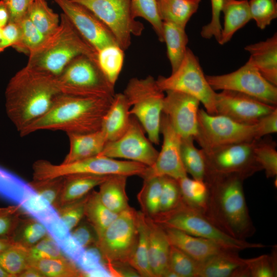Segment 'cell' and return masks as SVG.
<instances>
[{
  "label": "cell",
  "instance_id": "31",
  "mask_svg": "<svg viewBox=\"0 0 277 277\" xmlns=\"http://www.w3.org/2000/svg\"><path fill=\"white\" fill-rule=\"evenodd\" d=\"M118 214L103 203L98 191L92 190L89 193L85 205L84 216L94 230L97 240Z\"/></svg>",
  "mask_w": 277,
  "mask_h": 277
},
{
  "label": "cell",
  "instance_id": "53",
  "mask_svg": "<svg viewBox=\"0 0 277 277\" xmlns=\"http://www.w3.org/2000/svg\"><path fill=\"white\" fill-rule=\"evenodd\" d=\"M21 211L17 205L0 208V239L11 238L23 216Z\"/></svg>",
  "mask_w": 277,
  "mask_h": 277
},
{
  "label": "cell",
  "instance_id": "12",
  "mask_svg": "<svg viewBox=\"0 0 277 277\" xmlns=\"http://www.w3.org/2000/svg\"><path fill=\"white\" fill-rule=\"evenodd\" d=\"M139 211L131 207L118 213L97 240L104 264L114 262L129 263L138 236Z\"/></svg>",
  "mask_w": 277,
  "mask_h": 277
},
{
  "label": "cell",
  "instance_id": "4",
  "mask_svg": "<svg viewBox=\"0 0 277 277\" xmlns=\"http://www.w3.org/2000/svg\"><path fill=\"white\" fill-rule=\"evenodd\" d=\"M0 195L19 206L27 215L41 223L64 254L69 253L75 247L76 241L56 209L37 193L30 183L1 167Z\"/></svg>",
  "mask_w": 277,
  "mask_h": 277
},
{
  "label": "cell",
  "instance_id": "40",
  "mask_svg": "<svg viewBox=\"0 0 277 277\" xmlns=\"http://www.w3.org/2000/svg\"><path fill=\"white\" fill-rule=\"evenodd\" d=\"M0 266L10 277H18L30 266L29 248L14 242L0 252Z\"/></svg>",
  "mask_w": 277,
  "mask_h": 277
},
{
  "label": "cell",
  "instance_id": "5",
  "mask_svg": "<svg viewBox=\"0 0 277 277\" xmlns=\"http://www.w3.org/2000/svg\"><path fill=\"white\" fill-rule=\"evenodd\" d=\"M82 55L97 63V52L63 13L57 29L29 54L27 65L58 76L74 58Z\"/></svg>",
  "mask_w": 277,
  "mask_h": 277
},
{
  "label": "cell",
  "instance_id": "26",
  "mask_svg": "<svg viewBox=\"0 0 277 277\" xmlns=\"http://www.w3.org/2000/svg\"><path fill=\"white\" fill-rule=\"evenodd\" d=\"M221 12L224 14V24L219 44L223 45L252 19L248 0H223Z\"/></svg>",
  "mask_w": 277,
  "mask_h": 277
},
{
  "label": "cell",
  "instance_id": "8",
  "mask_svg": "<svg viewBox=\"0 0 277 277\" xmlns=\"http://www.w3.org/2000/svg\"><path fill=\"white\" fill-rule=\"evenodd\" d=\"M123 93L130 105V113L141 124L152 143L159 144L163 113L164 92L151 75L133 77Z\"/></svg>",
  "mask_w": 277,
  "mask_h": 277
},
{
  "label": "cell",
  "instance_id": "44",
  "mask_svg": "<svg viewBox=\"0 0 277 277\" xmlns=\"http://www.w3.org/2000/svg\"><path fill=\"white\" fill-rule=\"evenodd\" d=\"M21 36L18 42L13 48L29 54L40 47L47 37L26 15L18 23Z\"/></svg>",
  "mask_w": 277,
  "mask_h": 277
},
{
  "label": "cell",
  "instance_id": "9",
  "mask_svg": "<svg viewBox=\"0 0 277 277\" xmlns=\"http://www.w3.org/2000/svg\"><path fill=\"white\" fill-rule=\"evenodd\" d=\"M62 93L84 97L113 98L114 86L105 78L97 64L84 55L74 58L57 76Z\"/></svg>",
  "mask_w": 277,
  "mask_h": 277
},
{
  "label": "cell",
  "instance_id": "14",
  "mask_svg": "<svg viewBox=\"0 0 277 277\" xmlns=\"http://www.w3.org/2000/svg\"><path fill=\"white\" fill-rule=\"evenodd\" d=\"M197 123L194 140L203 149L255 140L254 125L240 124L224 115L209 114L203 109L199 110Z\"/></svg>",
  "mask_w": 277,
  "mask_h": 277
},
{
  "label": "cell",
  "instance_id": "48",
  "mask_svg": "<svg viewBox=\"0 0 277 277\" xmlns=\"http://www.w3.org/2000/svg\"><path fill=\"white\" fill-rule=\"evenodd\" d=\"M246 265L250 277H276L277 276L276 247L271 253L247 260Z\"/></svg>",
  "mask_w": 277,
  "mask_h": 277
},
{
  "label": "cell",
  "instance_id": "20",
  "mask_svg": "<svg viewBox=\"0 0 277 277\" xmlns=\"http://www.w3.org/2000/svg\"><path fill=\"white\" fill-rule=\"evenodd\" d=\"M163 113L181 138L197 134V113L200 101L189 94L173 90L166 91Z\"/></svg>",
  "mask_w": 277,
  "mask_h": 277
},
{
  "label": "cell",
  "instance_id": "30",
  "mask_svg": "<svg viewBox=\"0 0 277 277\" xmlns=\"http://www.w3.org/2000/svg\"><path fill=\"white\" fill-rule=\"evenodd\" d=\"M163 22H170L186 28L191 16L197 11L201 0H156Z\"/></svg>",
  "mask_w": 277,
  "mask_h": 277
},
{
  "label": "cell",
  "instance_id": "50",
  "mask_svg": "<svg viewBox=\"0 0 277 277\" xmlns=\"http://www.w3.org/2000/svg\"><path fill=\"white\" fill-rule=\"evenodd\" d=\"M181 201V193L177 180L167 176H162L160 213L174 209Z\"/></svg>",
  "mask_w": 277,
  "mask_h": 277
},
{
  "label": "cell",
  "instance_id": "51",
  "mask_svg": "<svg viewBox=\"0 0 277 277\" xmlns=\"http://www.w3.org/2000/svg\"><path fill=\"white\" fill-rule=\"evenodd\" d=\"M88 194L81 199L63 205L56 210L69 231L72 230L84 216L85 205Z\"/></svg>",
  "mask_w": 277,
  "mask_h": 277
},
{
  "label": "cell",
  "instance_id": "2",
  "mask_svg": "<svg viewBox=\"0 0 277 277\" xmlns=\"http://www.w3.org/2000/svg\"><path fill=\"white\" fill-rule=\"evenodd\" d=\"M113 98L61 93L45 114L25 128L19 134L24 136L41 130H60L67 134L99 130Z\"/></svg>",
  "mask_w": 277,
  "mask_h": 277
},
{
  "label": "cell",
  "instance_id": "15",
  "mask_svg": "<svg viewBox=\"0 0 277 277\" xmlns=\"http://www.w3.org/2000/svg\"><path fill=\"white\" fill-rule=\"evenodd\" d=\"M206 78L214 91H237L268 104L276 106V86L266 80L248 61L232 72L222 75H206Z\"/></svg>",
  "mask_w": 277,
  "mask_h": 277
},
{
  "label": "cell",
  "instance_id": "52",
  "mask_svg": "<svg viewBox=\"0 0 277 277\" xmlns=\"http://www.w3.org/2000/svg\"><path fill=\"white\" fill-rule=\"evenodd\" d=\"M30 260L52 259L66 256L58 243L49 234L29 249Z\"/></svg>",
  "mask_w": 277,
  "mask_h": 277
},
{
  "label": "cell",
  "instance_id": "54",
  "mask_svg": "<svg viewBox=\"0 0 277 277\" xmlns=\"http://www.w3.org/2000/svg\"><path fill=\"white\" fill-rule=\"evenodd\" d=\"M211 19L208 24L202 28L201 35L205 39H211L214 37L219 43L222 30L220 15L222 12L223 0H211Z\"/></svg>",
  "mask_w": 277,
  "mask_h": 277
},
{
  "label": "cell",
  "instance_id": "10",
  "mask_svg": "<svg viewBox=\"0 0 277 277\" xmlns=\"http://www.w3.org/2000/svg\"><path fill=\"white\" fill-rule=\"evenodd\" d=\"M254 140L207 150L201 149L206 164L205 178L236 176L245 180L262 170L254 154Z\"/></svg>",
  "mask_w": 277,
  "mask_h": 277
},
{
  "label": "cell",
  "instance_id": "61",
  "mask_svg": "<svg viewBox=\"0 0 277 277\" xmlns=\"http://www.w3.org/2000/svg\"><path fill=\"white\" fill-rule=\"evenodd\" d=\"M18 277H44V276L37 269L30 266L24 270Z\"/></svg>",
  "mask_w": 277,
  "mask_h": 277
},
{
  "label": "cell",
  "instance_id": "13",
  "mask_svg": "<svg viewBox=\"0 0 277 277\" xmlns=\"http://www.w3.org/2000/svg\"><path fill=\"white\" fill-rule=\"evenodd\" d=\"M91 11L111 31L124 50L131 44L132 35L140 36L144 27L133 16L131 0H72Z\"/></svg>",
  "mask_w": 277,
  "mask_h": 277
},
{
  "label": "cell",
  "instance_id": "59",
  "mask_svg": "<svg viewBox=\"0 0 277 277\" xmlns=\"http://www.w3.org/2000/svg\"><path fill=\"white\" fill-rule=\"evenodd\" d=\"M104 265L112 277L140 276L137 271L128 263L114 262Z\"/></svg>",
  "mask_w": 277,
  "mask_h": 277
},
{
  "label": "cell",
  "instance_id": "23",
  "mask_svg": "<svg viewBox=\"0 0 277 277\" xmlns=\"http://www.w3.org/2000/svg\"><path fill=\"white\" fill-rule=\"evenodd\" d=\"M247 61L254 66L269 82L277 86V34L265 41L246 46Z\"/></svg>",
  "mask_w": 277,
  "mask_h": 277
},
{
  "label": "cell",
  "instance_id": "36",
  "mask_svg": "<svg viewBox=\"0 0 277 277\" xmlns=\"http://www.w3.org/2000/svg\"><path fill=\"white\" fill-rule=\"evenodd\" d=\"M129 264L140 276L154 277L148 260V228L145 215L139 211L138 236L134 253Z\"/></svg>",
  "mask_w": 277,
  "mask_h": 277
},
{
  "label": "cell",
  "instance_id": "56",
  "mask_svg": "<svg viewBox=\"0 0 277 277\" xmlns=\"http://www.w3.org/2000/svg\"><path fill=\"white\" fill-rule=\"evenodd\" d=\"M255 140L277 131V108L261 117L254 125Z\"/></svg>",
  "mask_w": 277,
  "mask_h": 277
},
{
  "label": "cell",
  "instance_id": "38",
  "mask_svg": "<svg viewBox=\"0 0 277 277\" xmlns=\"http://www.w3.org/2000/svg\"><path fill=\"white\" fill-rule=\"evenodd\" d=\"M27 15L46 36L51 35L60 25L58 15L49 7L45 0H33L29 6Z\"/></svg>",
  "mask_w": 277,
  "mask_h": 277
},
{
  "label": "cell",
  "instance_id": "58",
  "mask_svg": "<svg viewBox=\"0 0 277 277\" xmlns=\"http://www.w3.org/2000/svg\"><path fill=\"white\" fill-rule=\"evenodd\" d=\"M21 36V29L18 23L9 22L3 28V36L1 45V52L6 48L14 47L18 42Z\"/></svg>",
  "mask_w": 277,
  "mask_h": 277
},
{
  "label": "cell",
  "instance_id": "64",
  "mask_svg": "<svg viewBox=\"0 0 277 277\" xmlns=\"http://www.w3.org/2000/svg\"><path fill=\"white\" fill-rule=\"evenodd\" d=\"M3 28H0V52H1V43H2V36H3Z\"/></svg>",
  "mask_w": 277,
  "mask_h": 277
},
{
  "label": "cell",
  "instance_id": "16",
  "mask_svg": "<svg viewBox=\"0 0 277 277\" xmlns=\"http://www.w3.org/2000/svg\"><path fill=\"white\" fill-rule=\"evenodd\" d=\"M158 154L159 151L145 136L141 124L135 117H131L126 132L119 138L108 142L98 155L124 159L150 167L154 163Z\"/></svg>",
  "mask_w": 277,
  "mask_h": 277
},
{
  "label": "cell",
  "instance_id": "7",
  "mask_svg": "<svg viewBox=\"0 0 277 277\" xmlns=\"http://www.w3.org/2000/svg\"><path fill=\"white\" fill-rule=\"evenodd\" d=\"M146 167L135 162L118 160L102 155L59 165L53 164L47 160H39L32 165L33 180H46L81 174L141 176Z\"/></svg>",
  "mask_w": 277,
  "mask_h": 277
},
{
  "label": "cell",
  "instance_id": "43",
  "mask_svg": "<svg viewBox=\"0 0 277 277\" xmlns=\"http://www.w3.org/2000/svg\"><path fill=\"white\" fill-rule=\"evenodd\" d=\"M133 16L141 17L152 26L159 40L164 42L163 22L160 18L156 0H131Z\"/></svg>",
  "mask_w": 277,
  "mask_h": 277
},
{
  "label": "cell",
  "instance_id": "32",
  "mask_svg": "<svg viewBox=\"0 0 277 277\" xmlns=\"http://www.w3.org/2000/svg\"><path fill=\"white\" fill-rule=\"evenodd\" d=\"M164 40L172 72L180 66L185 56L188 42L185 29L170 22H163Z\"/></svg>",
  "mask_w": 277,
  "mask_h": 277
},
{
  "label": "cell",
  "instance_id": "22",
  "mask_svg": "<svg viewBox=\"0 0 277 277\" xmlns=\"http://www.w3.org/2000/svg\"><path fill=\"white\" fill-rule=\"evenodd\" d=\"M148 260L154 277H163L169 269L170 244L162 226L146 217Z\"/></svg>",
  "mask_w": 277,
  "mask_h": 277
},
{
  "label": "cell",
  "instance_id": "46",
  "mask_svg": "<svg viewBox=\"0 0 277 277\" xmlns=\"http://www.w3.org/2000/svg\"><path fill=\"white\" fill-rule=\"evenodd\" d=\"M102 258L98 249L93 246L86 249L85 251L76 265L85 276H106L111 275L102 263Z\"/></svg>",
  "mask_w": 277,
  "mask_h": 277
},
{
  "label": "cell",
  "instance_id": "1",
  "mask_svg": "<svg viewBox=\"0 0 277 277\" xmlns=\"http://www.w3.org/2000/svg\"><path fill=\"white\" fill-rule=\"evenodd\" d=\"M61 93L57 76L26 65L7 85V113L20 132L45 114Z\"/></svg>",
  "mask_w": 277,
  "mask_h": 277
},
{
  "label": "cell",
  "instance_id": "62",
  "mask_svg": "<svg viewBox=\"0 0 277 277\" xmlns=\"http://www.w3.org/2000/svg\"><path fill=\"white\" fill-rule=\"evenodd\" d=\"M13 243L11 238L0 239V252L10 246Z\"/></svg>",
  "mask_w": 277,
  "mask_h": 277
},
{
  "label": "cell",
  "instance_id": "41",
  "mask_svg": "<svg viewBox=\"0 0 277 277\" xmlns=\"http://www.w3.org/2000/svg\"><path fill=\"white\" fill-rule=\"evenodd\" d=\"M48 234L46 227L37 220L22 216L11 239L14 242L30 248Z\"/></svg>",
  "mask_w": 277,
  "mask_h": 277
},
{
  "label": "cell",
  "instance_id": "34",
  "mask_svg": "<svg viewBox=\"0 0 277 277\" xmlns=\"http://www.w3.org/2000/svg\"><path fill=\"white\" fill-rule=\"evenodd\" d=\"M124 51L117 44H113L97 52V65L105 78L114 86L123 68Z\"/></svg>",
  "mask_w": 277,
  "mask_h": 277
},
{
  "label": "cell",
  "instance_id": "27",
  "mask_svg": "<svg viewBox=\"0 0 277 277\" xmlns=\"http://www.w3.org/2000/svg\"><path fill=\"white\" fill-rule=\"evenodd\" d=\"M237 251L225 250L199 263L197 277H231L234 272L246 263Z\"/></svg>",
  "mask_w": 277,
  "mask_h": 277
},
{
  "label": "cell",
  "instance_id": "63",
  "mask_svg": "<svg viewBox=\"0 0 277 277\" xmlns=\"http://www.w3.org/2000/svg\"><path fill=\"white\" fill-rule=\"evenodd\" d=\"M0 277H10V275L7 273L0 266Z\"/></svg>",
  "mask_w": 277,
  "mask_h": 277
},
{
  "label": "cell",
  "instance_id": "60",
  "mask_svg": "<svg viewBox=\"0 0 277 277\" xmlns=\"http://www.w3.org/2000/svg\"><path fill=\"white\" fill-rule=\"evenodd\" d=\"M9 22V12L3 0L0 1V28H4Z\"/></svg>",
  "mask_w": 277,
  "mask_h": 277
},
{
  "label": "cell",
  "instance_id": "29",
  "mask_svg": "<svg viewBox=\"0 0 277 277\" xmlns=\"http://www.w3.org/2000/svg\"><path fill=\"white\" fill-rule=\"evenodd\" d=\"M108 176L85 174L64 176V182L59 207L85 196Z\"/></svg>",
  "mask_w": 277,
  "mask_h": 277
},
{
  "label": "cell",
  "instance_id": "42",
  "mask_svg": "<svg viewBox=\"0 0 277 277\" xmlns=\"http://www.w3.org/2000/svg\"><path fill=\"white\" fill-rule=\"evenodd\" d=\"M253 152L255 159L265 171L267 178L277 174V151L276 143L271 139L254 140Z\"/></svg>",
  "mask_w": 277,
  "mask_h": 277
},
{
  "label": "cell",
  "instance_id": "19",
  "mask_svg": "<svg viewBox=\"0 0 277 277\" xmlns=\"http://www.w3.org/2000/svg\"><path fill=\"white\" fill-rule=\"evenodd\" d=\"M84 38L96 51L108 45L117 44L109 29L91 11L72 0H53Z\"/></svg>",
  "mask_w": 277,
  "mask_h": 277
},
{
  "label": "cell",
  "instance_id": "39",
  "mask_svg": "<svg viewBox=\"0 0 277 277\" xmlns=\"http://www.w3.org/2000/svg\"><path fill=\"white\" fill-rule=\"evenodd\" d=\"M192 137L181 138V154L182 162L187 173L195 180L204 181L206 164L202 149L196 148Z\"/></svg>",
  "mask_w": 277,
  "mask_h": 277
},
{
  "label": "cell",
  "instance_id": "35",
  "mask_svg": "<svg viewBox=\"0 0 277 277\" xmlns=\"http://www.w3.org/2000/svg\"><path fill=\"white\" fill-rule=\"evenodd\" d=\"M162 176L144 180L143 185L137 195L141 211L146 216L155 219L160 213Z\"/></svg>",
  "mask_w": 277,
  "mask_h": 277
},
{
  "label": "cell",
  "instance_id": "25",
  "mask_svg": "<svg viewBox=\"0 0 277 277\" xmlns=\"http://www.w3.org/2000/svg\"><path fill=\"white\" fill-rule=\"evenodd\" d=\"M70 148L63 163L84 160L98 155L107 143L100 129L85 133H68Z\"/></svg>",
  "mask_w": 277,
  "mask_h": 277
},
{
  "label": "cell",
  "instance_id": "55",
  "mask_svg": "<svg viewBox=\"0 0 277 277\" xmlns=\"http://www.w3.org/2000/svg\"><path fill=\"white\" fill-rule=\"evenodd\" d=\"M70 233L73 238L85 249L96 246L97 237L89 223H79Z\"/></svg>",
  "mask_w": 277,
  "mask_h": 277
},
{
  "label": "cell",
  "instance_id": "47",
  "mask_svg": "<svg viewBox=\"0 0 277 277\" xmlns=\"http://www.w3.org/2000/svg\"><path fill=\"white\" fill-rule=\"evenodd\" d=\"M251 19L263 30L277 17L276 0H250L248 2Z\"/></svg>",
  "mask_w": 277,
  "mask_h": 277
},
{
  "label": "cell",
  "instance_id": "45",
  "mask_svg": "<svg viewBox=\"0 0 277 277\" xmlns=\"http://www.w3.org/2000/svg\"><path fill=\"white\" fill-rule=\"evenodd\" d=\"M197 262L177 247L170 245L169 268L178 277H197Z\"/></svg>",
  "mask_w": 277,
  "mask_h": 277
},
{
  "label": "cell",
  "instance_id": "17",
  "mask_svg": "<svg viewBox=\"0 0 277 277\" xmlns=\"http://www.w3.org/2000/svg\"><path fill=\"white\" fill-rule=\"evenodd\" d=\"M161 133L163 141L154 163L147 167L141 176L144 180L167 176L178 180L187 176L181 154V137L175 131L166 115L162 113Z\"/></svg>",
  "mask_w": 277,
  "mask_h": 277
},
{
  "label": "cell",
  "instance_id": "49",
  "mask_svg": "<svg viewBox=\"0 0 277 277\" xmlns=\"http://www.w3.org/2000/svg\"><path fill=\"white\" fill-rule=\"evenodd\" d=\"M64 182V177L33 180L30 185L37 193L45 199L55 209L59 207L61 194Z\"/></svg>",
  "mask_w": 277,
  "mask_h": 277
},
{
  "label": "cell",
  "instance_id": "6",
  "mask_svg": "<svg viewBox=\"0 0 277 277\" xmlns=\"http://www.w3.org/2000/svg\"><path fill=\"white\" fill-rule=\"evenodd\" d=\"M152 220L162 226L209 240L229 250L239 251L267 247L261 243H249L229 236L216 227L205 214L189 207L182 201L174 209L161 213Z\"/></svg>",
  "mask_w": 277,
  "mask_h": 277
},
{
  "label": "cell",
  "instance_id": "33",
  "mask_svg": "<svg viewBox=\"0 0 277 277\" xmlns=\"http://www.w3.org/2000/svg\"><path fill=\"white\" fill-rule=\"evenodd\" d=\"M182 201L187 205L204 214L208 200V188L204 181L190 179L187 176L177 180Z\"/></svg>",
  "mask_w": 277,
  "mask_h": 277
},
{
  "label": "cell",
  "instance_id": "3",
  "mask_svg": "<svg viewBox=\"0 0 277 277\" xmlns=\"http://www.w3.org/2000/svg\"><path fill=\"white\" fill-rule=\"evenodd\" d=\"M206 216L229 236L246 240L255 232L247 206L243 182L236 176H209Z\"/></svg>",
  "mask_w": 277,
  "mask_h": 277
},
{
  "label": "cell",
  "instance_id": "37",
  "mask_svg": "<svg viewBox=\"0 0 277 277\" xmlns=\"http://www.w3.org/2000/svg\"><path fill=\"white\" fill-rule=\"evenodd\" d=\"M30 266L37 269L44 277H84L82 271L67 256L30 260Z\"/></svg>",
  "mask_w": 277,
  "mask_h": 277
},
{
  "label": "cell",
  "instance_id": "11",
  "mask_svg": "<svg viewBox=\"0 0 277 277\" xmlns=\"http://www.w3.org/2000/svg\"><path fill=\"white\" fill-rule=\"evenodd\" d=\"M156 81L164 92L173 90L189 94L203 105L207 112L216 114V92L209 84L199 58L189 48L179 68L168 77L159 76Z\"/></svg>",
  "mask_w": 277,
  "mask_h": 277
},
{
  "label": "cell",
  "instance_id": "18",
  "mask_svg": "<svg viewBox=\"0 0 277 277\" xmlns=\"http://www.w3.org/2000/svg\"><path fill=\"white\" fill-rule=\"evenodd\" d=\"M215 107L216 114L248 125H255L276 108L247 94L228 90L216 92Z\"/></svg>",
  "mask_w": 277,
  "mask_h": 277
},
{
  "label": "cell",
  "instance_id": "24",
  "mask_svg": "<svg viewBox=\"0 0 277 277\" xmlns=\"http://www.w3.org/2000/svg\"><path fill=\"white\" fill-rule=\"evenodd\" d=\"M130 107L123 93L115 94L103 119L101 128L107 142L119 138L128 129L131 118Z\"/></svg>",
  "mask_w": 277,
  "mask_h": 277
},
{
  "label": "cell",
  "instance_id": "28",
  "mask_svg": "<svg viewBox=\"0 0 277 277\" xmlns=\"http://www.w3.org/2000/svg\"><path fill=\"white\" fill-rule=\"evenodd\" d=\"M127 177L122 175L109 176L99 186L98 192L102 202L117 214L130 207L126 190Z\"/></svg>",
  "mask_w": 277,
  "mask_h": 277
},
{
  "label": "cell",
  "instance_id": "21",
  "mask_svg": "<svg viewBox=\"0 0 277 277\" xmlns=\"http://www.w3.org/2000/svg\"><path fill=\"white\" fill-rule=\"evenodd\" d=\"M163 227L170 245L181 250L197 262H202L227 250L209 240L195 236L175 228Z\"/></svg>",
  "mask_w": 277,
  "mask_h": 277
},
{
  "label": "cell",
  "instance_id": "57",
  "mask_svg": "<svg viewBox=\"0 0 277 277\" xmlns=\"http://www.w3.org/2000/svg\"><path fill=\"white\" fill-rule=\"evenodd\" d=\"M9 15V22L18 23L26 15L33 0H3Z\"/></svg>",
  "mask_w": 277,
  "mask_h": 277
}]
</instances>
